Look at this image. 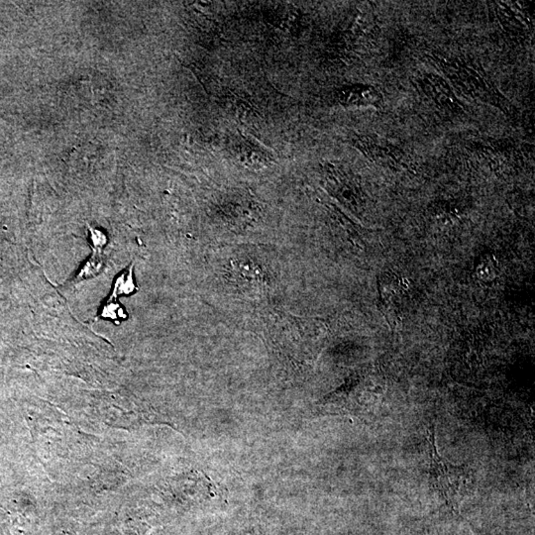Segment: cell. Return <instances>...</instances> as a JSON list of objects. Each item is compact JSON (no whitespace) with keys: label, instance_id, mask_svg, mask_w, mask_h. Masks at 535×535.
Returning a JSON list of instances; mask_svg holds the SVG:
<instances>
[{"label":"cell","instance_id":"6da1fadb","mask_svg":"<svg viewBox=\"0 0 535 535\" xmlns=\"http://www.w3.org/2000/svg\"><path fill=\"white\" fill-rule=\"evenodd\" d=\"M425 437L430 458L428 470L430 489L441 496L449 507L457 509L468 489V471L464 466L450 463L441 456L437 450L434 425L427 428Z\"/></svg>","mask_w":535,"mask_h":535},{"label":"cell","instance_id":"7a4b0ae2","mask_svg":"<svg viewBox=\"0 0 535 535\" xmlns=\"http://www.w3.org/2000/svg\"><path fill=\"white\" fill-rule=\"evenodd\" d=\"M407 291L403 279L393 273L384 274L378 281V292L382 301V310L390 323L400 319V303Z\"/></svg>","mask_w":535,"mask_h":535},{"label":"cell","instance_id":"3957f363","mask_svg":"<svg viewBox=\"0 0 535 535\" xmlns=\"http://www.w3.org/2000/svg\"><path fill=\"white\" fill-rule=\"evenodd\" d=\"M474 273L481 282L491 283L498 278L500 274V265L493 254H482L475 263Z\"/></svg>","mask_w":535,"mask_h":535},{"label":"cell","instance_id":"277c9868","mask_svg":"<svg viewBox=\"0 0 535 535\" xmlns=\"http://www.w3.org/2000/svg\"><path fill=\"white\" fill-rule=\"evenodd\" d=\"M132 271L133 265H131L124 272V274H122V276L117 279L112 296H111L110 299H117V296H120V294H130L135 292L137 287L134 285Z\"/></svg>","mask_w":535,"mask_h":535},{"label":"cell","instance_id":"5b68a950","mask_svg":"<svg viewBox=\"0 0 535 535\" xmlns=\"http://www.w3.org/2000/svg\"><path fill=\"white\" fill-rule=\"evenodd\" d=\"M101 266H103V261H101V251H94V255L90 258V261L85 263L81 271L79 272L78 276L74 279V282H79V281L85 280V279L92 278L99 274L101 272Z\"/></svg>","mask_w":535,"mask_h":535},{"label":"cell","instance_id":"8992f818","mask_svg":"<svg viewBox=\"0 0 535 535\" xmlns=\"http://www.w3.org/2000/svg\"><path fill=\"white\" fill-rule=\"evenodd\" d=\"M90 238H92V246H94V250L101 251L103 250L104 245L106 244V238L104 236L103 233L101 231L94 230V229L90 228Z\"/></svg>","mask_w":535,"mask_h":535}]
</instances>
